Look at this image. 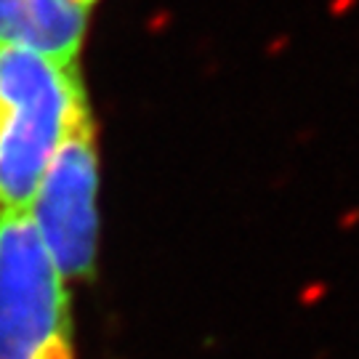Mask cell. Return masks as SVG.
I'll list each match as a JSON object with an SVG mask.
<instances>
[{"mask_svg":"<svg viewBox=\"0 0 359 359\" xmlns=\"http://www.w3.org/2000/svg\"><path fill=\"white\" fill-rule=\"evenodd\" d=\"M90 6L80 0H0V46L75 62Z\"/></svg>","mask_w":359,"mask_h":359,"instance_id":"obj_4","label":"cell"},{"mask_svg":"<svg viewBox=\"0 0 359 359\" xmlns=\"http://www.w3.org/2000/svg\"><path fill=\"white\" fill-rule=\"evenodd\" d=\"M99 160L93 123L72 130L53 154L27 210L51 261L67 283H86L96 271L99 245Z\"/></svg>","mask_w":359,"mask_h":359,"instance_id":"obj_3","label":"cell"},{"mask_svg":"<svg viewBox=\"0 0 359 359\" xmlns=\"http://www.w3.org/2000/svg\"><path fill=\"white\" fill-rule=\"evenodd\" d=\"M93 123L75 62L0 46V213H27L53 154Z\"/></svg>","mask_w":359,"mask_h":359,"instance_id":"obj_1","label":"cell"},{"mask_svg":"<svg viewBox=\"0 0 359 359\" xmlns=\"http://www.w3.org/2000/svg\"><path fill=\"white\" fill-rule=\"evenodd\" d=\"M80 3H86V6H93V3H96V0H80Z\"/></svg>","mask_w":359,"mask_h":359,"instance_id":"obj_5","label":"cell"},{"mask_svg":"<svg viewBox=\"0 0 359 359\" xmlns=\"http://www.w3.org/2000/svg\"><path fill=\"white\" fill-rule=\"evenodd\" d=\"M67 280L27 213H0V359H75Z\"/></svg>","mask_w":359,"mask_h":359,"instance_id":"obj_2","label":"cell"}]
</instances>
